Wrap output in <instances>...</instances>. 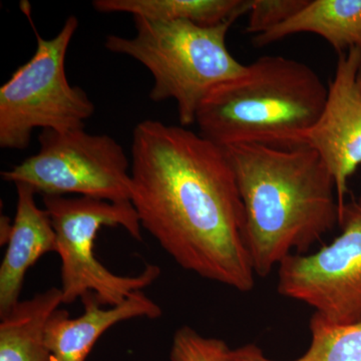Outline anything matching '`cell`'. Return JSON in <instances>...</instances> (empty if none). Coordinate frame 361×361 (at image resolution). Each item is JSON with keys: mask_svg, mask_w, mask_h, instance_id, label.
<instances>
[{"mask_svg": "<svg viewBox=\"0 0 361 361\" xmlns=\"http://www.w3.org/2000/svg\"><path fill=\"white\" fill-rule=\"evenodd\" d=\"M130 203L183 269L240 292L255 287L245 211L227 152L182 126L146 120L133 132Z\"/></svg>", "mask_w": 361, "mask_h": 361, "instance_id": "cell-1", "label": "cell"}, {"mask_svg": "<svg viewBox=\"0 0 361 361\" xmlns=\"http://www.w3.org/2000/svg\"><path fill=\"white\" fill-rule=\"evenodd\" d=\"M224 149L243 202L247 248L258 276H268L292 254H307L338 224L336 183L310 147Z\"/></svg>", "mask_w": 361, "mask_h": 361, "instance_id": "cell-2", "label": "cell"}, {"mask_svg": "<svg viewBox=\"0 0 361 361\" xmlns=\"http://www.w3.org/2000/svg\"><path fill=\"white\" fill-rule=\"evenodd\" d=\"M327 92L329 87L305 63L262 56L216 87L201 104L195 123L202 137L222 148H294L322 115Z\"/></svg>", "mask_w": 361, "mask_h": 361, "instance_id": "cell-3", "label": "cell"}, {"mask_svg": "<svg viewBox=\"0 0 361 361\" xmlns=\"http://www.w3.org/2000/svg\"><path fill=\"white\" fill-rule=\"evenodd\" d=\"M236 20L202 26L134 18L135 37L110 35L104 47L142 63L154 80L149 99L156 103L174 99L180 126L187 128L196 122L201 104L216 87L246 70L226 45Z\"/></svg>", "mask_w": 361, "mask_h": 361, "instance_id": "cell-4", "label": "cell"}, {"mask_svg": "<svg viewBox=\"0 0 361 361\" xmlns=\"http://www.w3.org/2000/svg\"><path fill=\"white\" fill-rule=\"evenodd\" d=\"M21 6L37 37V49L0 87V147L18 151L30 146L37 128L56 132L85 129V121L96 110L85 90L66 78V56L78 18L70 16L54 39H44L28 13V4Z\"/></svg>", "mask_w": 361, "mask_h": 361, "instance_id": "cell-5", "label": "cell"}, {"mask_svg": "<svg viewBox=\"0 0 361 361\" xmlns=\"http://www.w3.org/2000/svg\"><path fill=\"white\" fill-rule=\"evenodd\" d=\"M56 236L61 258L63 304L94 293L104 306L118 305L151 286L161 274L159 266L146 265L137 276H121L104 267L94 255V240L104 226H120L141 241L142 226L132 203H111L87 197L42 196Z\"/></svg>", "mask_w": 361, "mask_h": 361, "instance_id": "cell-6", "label": "cell"}, {"mask_svg": "<svg viewBox=\"0 0 361 361\" xmlns=\"http://www.w3.org/2000/svg\"><path fill=\"white\" fill-rule=\"evenodd\" d=\"M39 141V151L1 172L2 179L25 184L42 196L77 194L111 203L130 202V161L114 137L85 129L44 130Z\"/></svg>", "mask_w": 361, "mask_h": 361, "instance_id": "cell-7", "label": "cell"}, {"mask_svg": "<svg viewBox=\"0 0 361 361\" xmlns=\"http://www.w3.org/2000/svg\"><path fill=\"white\" fill-rule=\"evenodd\" d=\"M341 233L312 254H292L278 266L280 295L307 304L327 322H361V196L339 212Z\"/></svg>", "mask_w": 361, "mask_h": 361, "instance_id": "cell-8", "label": "cell"}, {"mask_svg": "<svg viewBox=\"0 0 361 361\" xmlns=\"http://www.w3.org/2000/svg\"><path fill=\"white\" fill-rule=\"evenodd\" d=\"M301 146L317 152L336 183L339 212L345 205L348 180L361 165V49L338 56L326 102Z\"/></svg>", "mask_w": 361, "mask_h": 361, "instance_id": "cell-9", "label": "cell"}, {"mask_svg": "<svg viewBox=\"0 0 361 361\" xmlns=\"http://www.w3.org/2000/svg\"><path fill=\"white\" fill-rule=\"evenodd\" d=\"M80 300L84 313L71 317L65 310H56L45 326V343L51 353V361H85L96 342L106 330L118 323L161 315L158 303L142 291L130 294L123 302L104 308L94 293H87Z\"/></svg>", "mask_w": 361, "mask_h": 361, "instance_id": "cell-10", "label": "cell"}, {"mask_svg": "<svg viewBox=\"0 0 361 361\" xmlns=\"http://www.w3.org/2000/svg\"><path fill=\"white\" fill-rule=\"evenodd\" d=\"M18 204L7 249L0 266V319L20 302L28 269L49 252H56V236L51 217L37 205L35 192L16 184Z\"/></svg>", "mask_w": 361, "mask_h": 361, "instance_id": "cell-11", "label": "cell"}, {"mask_svg": "<svg viewBox=\"0 0 361 361\" xmlns=\"http://www.w3.org/2000/svg\"><path fill=\"white\" fill-rule=\"evenodd\" d=\"M302 32L319 35L338 56L353 47L361 49V0H308L288 20L256 35L252 42L264 47Z\"/></svg>", "mask_w": 361, "mask_h": 361, "instance_id": "cell-12", "label": "cell"}, {"mask_svg": "<svg viewBox=\"0 0 361 361\" xmlns=\"http://www.w3.org/2000/svg\"><path fill=\"white\" fill-rule=\"evenodd\" d=\"M63 294L51 287L20 301L0 322V361H51L44 330Z\"/></svg>", "mask_w": 361, "mask_h": 361, "instance_id": "cell-13", "label": "cell"}, {"mask_svg": "<svg viewBox=\"0 0 361 361\" xmlns=\"http://www.w3.org/2000/svg\"><path fill=\"white\" fill-rule=\"evenodd\" d=\"M92 4L101 13H129L151 20L214 26L248 14L251 0H94Z\"/></svg>", "mask_w": 361, "mask_h": 361, "instance_id": "cell-14", "label": "cell"}, {"mask_svg": "<svg viewBox=\"0 0 361 361\" xmlns=\"http://www.w3.org/2000/svg\"><path fill=\"white\" fill-rule=\"evenodd\" d=\"M311 343L301 357L286 361H361V322L336 324L313 313ZM231 361H281L268 358L255 344L230 350Z\"/></svg>", "mask_w": 361, "mask_h": 361, "instance_id": "cell-15", "label": "cell"}, {"mask_svg": "<svg viewBox=\"0 0 361 361\" xmlns=\"http://www.w3.org/2000/svg\"><path fill=\"white\" fill-rule=\"evenodd\" d=\"M229 346L222 339L202 336L190 326L176 330L171 361H231Z\"/></svg>", "mask_w": 361, "mask_h": 361, "instance_id": "cell-16", "label": "cell"}, {"mask_svg": "<svg viewBox=\"0 0 361 361\" xmlns=\"http://www.w3.org/2000/svg\"><path fill=\"white\" fill-rule=\"evenodd\" d=\"M308 0H251L248 11L249 35H262L277 27L298 13Z\"/></svg>", "mask_w": 361, "mask_h": 361, "instance_id": "cell-17", "label": "cell"}]
</instances>
